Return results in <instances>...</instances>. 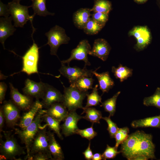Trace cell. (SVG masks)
<instances>
[{"instance_id":"cell-1","label":"cell","mask_w":160,"mask_h":160,"mask_svg":"<svg viewBox=\"0 0 160 160\" xmlns=\"http://www.w3.org/2000/svg\"><path fill=\"white\" fill-rule=\"evenodd\" d=\"M121 145L120 151L128 160H146L155 158L152 136L143 131L138 130L132 133Z\"/></svg>"},{"instance_id":"cell-2","label":"cell","mask_w":160,"mask_h":160,"mask_svg":"<svg viewBox=\"0 0 160 160\" xmlns=\"http://www.w3.org/2000/svg\"><path fill=\"white\" fill-rule=\"evenodd\" d=\"M2 132L4 140L0 134V160H17V156L26 154L11 131L3 130Z\"/></svg>"},{"instance_id":"cell-3","label":"cell","mask_w":160,"mask_h":160,"mask_svg":"<svg viewBox=\"0 0 160 160\" xmlns=\"http://www.w3.org/2000/svg\"><path fill=\"white\" fill-rule=\"evenodd\" d=\"M45 113V109H41L36 114L31 123L25 128L20 129L15 128V134L17 135L22 143L25 144L27 154L24 159L29 157L30 148L34 138L41 125L42 116Z\"/></svg>"},{"instance_id":"cell-4","label":"cell","mask_w":160,"mask_h":160,"mask_svg":"<svg viewBox=\"0 0 160 160\" xmlns=\"http://www.w3.org/2000/svg\"><path fill=\"white\" fill-rule=\"evenodd\" d=\"M63 86V100L62 103L68 111H76L78 108H82L83 101L89 94L88 91H82L71 85L68 87Z\"/></svg>"},{"instance_id":"cell-5","label":"cell","mask_w":160,"mask_h":160,"mask_svg":"<svg viewBox=\"0 0 160 160\" xmlns=\"http://www.w3.org/2000/svg\"><path fill=\"white\" fill-rule=\"evenodd\" d=\"M7 5L15 27H23L29 20L32 23L35 15L30 16L29 14L28 9L31 6L22 5L20 4V1L13 0L8 3Z\"/></svg>"},{"instance_id":"cell-6","label":"cell","mask_w":160,"mask_h":160,"mask_svg":"<svg viewBox=\"0 0 160 160\" xmlns=\"http://www.w3.org/2000/svg\"><path fill=\"white\" fill-rule=\"evenodd\" d=\"M45 35L48 39L46 44L49 45L50 48V54L56 56L57 50L60 45L68 44L70 40L66 34L65 30L58 25L51 28Z\"/></svg>"},{"instance_id":"cell-7","label":"cell","mask_w":160,"mask_h":160,"mask_svg":"<svg viewBox=\"0 0 160 160\" xmlns=\"http://www.w3.org/2000/svg\"><path fill=\"white\" fill-rule=\"evenodd\" d=\"M33 40L32 45L22 57L23 66L20 72H25L28 75L38 73L37 66L39 48Z\"/></svg>"},{"instance_id":"cell-8","label":"cell","mask_w":160,"mask_h":160,"mask_svg":"<svg viewBox=\"0 0 160 160\" xmlns=\"http://www.w3.org/2000/svg\"><path fill=\"white\" fill-rule=\"evenodd\" d=\"M47 127L44 125L40 126L31 146L29 157L28 160H31L32 156L39 152L46 153L51 155L49 148Z\"/></svg>"},{"instance_id":"cell-9","label":"cell","mask_w":160,"mask_h":160,"mask_svg":"<svg viewBox=\"0 0 160 160\" xmlns=\"http://www.w3.org/2000/svg\"><path fill=\"white\" fill-rule=\"evenodd\" d=\"M91 46L88 41L84 39L80 41L76 47L72 49L70 57L67 60L61 61V63L69 65L72 60H82L85 63L84 67L91 65L88 57V55L91 49Z\"/></svg>"},{"instance_id":"cell-10","label":"cell","mask_w":160,"mask_h":160,"mask_svg":"<svg viewBox=\"0 0 160 160\" xmlns=\"http://www.w3.org/2000/svg\"><path fill=\"white\" fill-rule=\"evenodd\" d=\"M1 107L7 126L14 129L15 126L18 125V122L21 118L20 109L11 100L4 101Z\"/></svg>"},{"instance_id":"cell-11","label":"cell","mask_w":160,"mask_h":160,"mask_svg":"<svg viewBox=\"0 0 160 160\" xmlns=\"http://www.w3.org/2000/svg\"><path fill=\"white\" fill-rule=\"evenodd\" d=\"M92 70L87 69L84 67L81 68L77 66L70 67L61 63V66L59 70L60 73L66 78L70 84H73L79 78L83 76L92 77L94 75Z\"/></svg>"},{"instance_id":"cell-12","label":"cell","mask_w":160,"mask_h":160,"mask_svg":"<svg viewBox=\"0 0 160 160\" xmlns=\"http://www.w3.org/2000/svg\"><path fill=\"white\" fill-rule=\"evenodd\" d=\"M130 36L134 37L137 40L135 48L138 51L142 50L150 44L151 39V34L148 28L145 26L134 27L129 32Z\"/></svg>"},{"instance_id":"cell-13","label":"cell","mask_w":160,"mask_h":160,"mask_svg":"<svg viewBox=\"0 0 160 160\" xmlns=\"http://www.w3.org/2000/svg\"><path fill=\"white\" fill-rule=\"evenodd\" d=\"M9 85L12 101L21 110L26 111L29 109L34 102L33 98L21 93L11 83H9Z\"/></svg>"},{"instance_id":"cell-14","label":"cell","mask_w":160,"mask_h":160,"mask_svg":"<svg viewBox=\"0 0 160 160\" xmlns=\"http://www.w3.org/2000/svg\"><path fill=\"white\" fill-rule=\"evenodd\" d=\"M41 99L42 100L41 102L43 108L47 109L54 103H62L63 100V94L52 86L47 83Z\"/></svg>"},{"instance_id":"cell-15","label":"cell","mask_w":160,"mask_h":160,"mask_svg":"<svg viewBox=\"0 0 160 160\" xmlns=\"http://www.w3.org/2000/svg\"><path fill=\"white\" fill-rule=\"evenodd\" d=\"M82 118L83 119V116L78 115L76 111H69L63 123L60 126L62 134L66 137L75 134L78 129V122Z\"/></svg>"},{"instance_id":"cell-16","label":"cell","mask_w":160,"mask_h":160,"mask_svg":"<svg viewBox=\"0 0 160 160\" xmlns=\"http://www.w3.org/2000/svg\"><path fill=\"white\" fill-rule=\"evenodd\" d=\"M46 84L41 81L36 82L27 79L25 80V86L22 91L24 94L36 99H39L43 95Z\"/></svg>"},{"instance_id":"cell-17","label":"cell","mask_w":160,"mask_h":160,"mask_svg":"<svg viewBox=\"0 0 160 160\" xmlns=\"http://www.w3.org/2000/svg\"><path fill=\"white\" fill-rule=\"evenodd\" d=\"M111 47L105 39L99 38L94 41L93 46L89 54L98 57L103 61H105L109 55Z\"/></svg>"},{"instance_id":"cell-18","label":"cell","mask_w":160,"mask_h":160,"mask_svg":"<svg viewBox=\"0 0 160 160\" xmlns=\"http://www.w3.org/2000/svg\"><path fill=\"white\" fill-rule=\"evenodd\" d=\"M43 108L39 99H36L31 108L21 116L18 125L22 129L25 128L31 123L38 112Z\"/></svg>"},{"instance_id":"cell-19","label":"cell","mask_w":160,"mask_h":160,"mask_svg":"<svg viewBox=\"0 0 160 160\" xmlns=\"http://www.w3.org/2000/svg\"><path fill=\"white\" fill-rule=\"evenodd\" d=\"M12 20L11 16L0 18V41L4 49H5V41L9 36L13 35L16 30L15 26L12 24Z\"/></svg>"},{"instance_id":"cell-20","label":"cell","mask_w":160,"mask_h":160,"mask_svg":"<svg viewBox=\"0 0 160 160\" xmlns=\"http://www.w3.org/2000/svg\"><path fill=\"white\" fill-rule=\"evenodd\" d=\"M69 111L62 103H56L45 109V113L57 120L63 121L67 116Z\"/></svg>"},{"instance_id":"cell-21","label":"cell","mask_w":160,"mask_h":160,"mask_svg":"<svg viewBox=\"0 0 160 160\" xmlns=\"http://www.w3.org/2000/svg\"><path fill=\"white\" fill-rule=\"evenodd\" d=\"M91 9L81 8L75 12L73 20L75 25L77 28L83 29L86 24L91 18Z\"/></svg>"},{"instance_id":"cell-22","label":"cell","mask_w":160,"mask_h":160,"mask_svg":"<svg viewBox=\"0 0 160 160\" xmlns=\"http://www.w3.org/2000/svg\"><path fill=\"white\" fill-rule=\"evenodd\" d=\"M98 68H99L93 71V73L98 80L99 89L102 91L103 93L108 92L114 86V81L111 77L108 71L97 73L96 71Z\"/></svg>"},{"instance_id":"cell-23","label":"cell","mask_w":160,"mask_h":160,"mask_svg":"<svg viewBox=\"0 0 160 160\" xmlns=\"http://www.w3.org/2000/svg\"><path fill=\"white\" fill-rule=\"evenodd\" d=\"M48 135L49 148L54 160H63L64 156L61 147L56 140L54 133L47 131Z\"/></svg>"},{"instance_id":"cell-24","label":"cell","mask_w":160,"mask_h":160,"mask_svg":"<svg viewBox=\"0 0 160 160\" xmlns=\"http://www.w3.org/2000/svg\"><path fill=\"white\" fill-rule=\"evenodd\" d=\"M131 125L134 128L149 127L160 128V114L157 116L134 120L132 122Z\"/></svg>"},{"instance_id":"cell-25","label":"cell","mask_w":160,"mask_h":160,"mask_svg":"<svg viewBox=\"0 0 160 160\" xmlns=\"http://www.w3.org/2000/svg\"><path fill=\"white\" fill-rule=\"evenodd\" d=\"M42 118L43 121L46 123L44 126L48 127L50 130L56 134L60 139L63 140V137L60 132V122L45 113L42 115Z\"/></svg>"},{"instance_id":"cell-26","label":"cell","mask_w":160,"mask_h":160,"mask_svg":"<svg viewBox=\"0 0 160 160\" xmlns=\"http://www.w3.org/2000/svg\"><path fill=\"white\" fill-rule=\"evenodd\" d=\"M31 6L33 10L34 15L36 14L41 16L47 15H54L55 13L49 12L46 6V0H32Z\"/></svg>"},{"instance_id":"cell-27","label":"cell","mask_w":160,"mask_h":160,"mask_svg":"<svg viewBox=\"0 0 160 160\" xmlns=\"http://www.w3.org/2000/svg\"><path fill=\"white\" fill-rule=\"evenodd\" d=\"M111 71L116 78L119 79L120 81L122 82L132 76L133 70L120 64L117 68L112 66Z\"/></svg>"},{"instance_id":"cell-28","label":"cell","mask_w":160,"mask_h":160,"mask_svg":"<svg viewBox=\"0 0 160 160\" xmlns=\"http://www.w3.org/2000/svg\"><path fill=\"white\" fill-rule=\"evenodd\" d=\"M83 111L82 113H85V115L83 116L85 119L92 123H100V120L102 119V116L100 111L96 108L91 107H83Z\"/></svg>"},{"instance_id":"cell-29","label":"cell","mask_w":160,"mask_h":160,"mask_svg":"<svg viewBox=\"0 0 160 160\" xmlns=\"http://www.w3.org/2000/svg\"><path fill=\"white\" fill-rule=\"evenodd\" d=\"M94 80L92 77H81L70 85L75 87L81 91H87L89 89H93Z\"/></svg>"},{"instance_id":"cell-30","label":"cell","mask_w":160,"mask_h":160,"mask_svg":"<svg viewBox=\"0 0 160 160\" xmlns=\"http://www.w3.org/2000/svg\"><path fill=\"white\" fill-rule=\"evenodd\" d=\"M112 9L111 2L107 0H95L91 11L108 14Z\"/></svg>"},{"instance_id":"cell-31","label":"cell","mask_w":160,"mask_h":160,"mask_svg":"<svg viewBox=\"0 0 160 160\" xmlns=\"http://www.w3.org/2000/svg\"><path fill=\"white\" fill-rule=\"evenodd\" d=\"M120 93V91L118 92L112 97L102 103L100 105V106L104 108L105 111L109 113L111 116H113L116 112V100Z\"/></svg>"},{"instance_id":"cell-32","label":"cell","mask_w":160,"mask_h":160,"mask_svg":"<svg viewBox=\"0 0 160 160\" xmlns=\"http://www.w3.org/2000/svg\"><path fill=\"white\" fill-rule=\"evenodd\" d=\"M98 87L97 84L92 89V92L90 94L87 95V102L85 107L95 106L99 105L100 103H102L101 97L98 93Z\"/></svg>"},{"instance_id":"cell-33","label":"cell","mask_w":160,"mask_h":160,"mask_svg":"<svg viewBox=\"0 0 160 160\" xmlns=\"http://www.w3.org/2000/svg\"><path fill=\"white\" fill-rule=\"evenodd\" d=\"M104 27L91 17L86 24L83 29L84 32L86 34L93 35L97 33Z\"/></svg>"},{"instance_id":"cell-34","label":"cell","mask_w":160,"mask_h":160,"mask_svg":"<svg viewBox=\"0 0 160 160\" xmlns=\"http://www.w3.org/2000/svg\"><path fill=\"white\" fill-rule=\"evenodd\" d=\"M143 104L146 106H153L160 109V88L157 87L152 95L145 97Z\"/></svg>"},{"instance_id":"cell-35","label":"cell","mask_w":160,"mask_h":160,"mask_svg":"<svg viewBox=\"0 0 160 160\" xmlns=\"http://www.w3.org/2000/svg\"><path fill=\"white\" fill-rule=\"evenodd\" d=\"M129 129L127 127L119 128L114 137L116 140L115 146L117 148L120 144L125 140L129 136Z\"/></svg>"},{"instance_id":"cell-36","label":"cell","mask_w":160,"mask_h":160,"mask_svg":"<svg viewBox=\"0 0 160 160\" xmlns=\"http://www.w3.org/2000/svg\"><path fill=\"white\" fill-rule=\"evenodd\" d=\"M93 124L92 123L90 127L84 129H81L78 128L76 131L75 134L79 135L82 137L90 140L97 135V132L94 130L93 128Z\"/></svg>"},{"instance_id":"cell-37","label":"cell","mask_w":160,"mask_h":160,"mask_svg":"<svg viewBox=\"0 0 160 160\" xmlns=\"http://www.w3.org/2000/svg\"><path fill=\"white\" fill-rule=\"evenodd\" d=\"M111 116L102 117V119L107 123L108 127L107 130L111 138H114L115 135L118 131L119 128L116 124L111 119Z\"/></svg>"},{"instance_id":"cell-38","label":"cell","mask_w":160,"mask_h":160,"mask_svg":"<svg viewBox=\"0 0 160 160\" xmlns=\"http://www.w3.org/2000/svg\"><path fill=\"white\" fill-rule=\"evenodd\" d=\"M120 153V151H117V148L115 146L111 147L107 144L105 150L102 155L103 160H106L107 159H113Z\"/></svg>"},{"instance_id":"cell-39","label":"cell","mask_w":160,"mask_h":160,"mask_svg":"<svg viewBox=\"0 0 160 160\" xmlns=\"http://www.w3.org/2000/svg\"><path fill=\"white\" fill-rule=\"evenodd\" d=\"M96 22L104 26L108 19V14L101 12H93L91 17Z\"/></svg>"},{"instance_id":"cell-40","label":"cell","mask_w":160,"mask_h":160,"mask_svg":"<svg viewBox=\"0 0 160 160\" xmlns=\"http://www.w3.org/2000/svg\"><path fill=\"white\" fill-rule=\"evenodd\" d=\"M54 160L52 156L44 152H39L32 157L31 160Z\"/></svg>"},{"instance_id":"cell-41","label":"cell","mask_w":160,"mask_h":160,"mask_svg":"<svg viewBox=\"0 0 160 160\" xmlns=\"http://www.w3.org/2000/svg\"><path fill=\"white\" fill-rule=\"evenodd\" d=\"M10 15L7 4H3L1 1H0V16L4 17H9Z\"/></svg>"},{"instance_id":"cell-42","label":"cell","mask_w":160,"mask_h":160,"mask_svg":"<svg viewBox=\"0 0 160 160\" xmlns=\"http://www.w3.org/2000/svg\"><path fill=\"white\" fill-rule=\"evenodd\" d=\"M7 86L4 82L0 83V103L2 104L5 99Z\"/></svg>"},{"instance_id":"cell-43","label":"cell","mask_w":160,"mask_h":160,"mask_svg":"<svg viewBox=\"0 0 160 160\" xmlns=\"http://www.w3.org/2000/svg\"><path fill=\"white\" fill-rule=\"evenodd\" d=\"M85 158L87 160H92L93 156L92 151L90 148V142H89L88 146L86 150L82 153Z\"/></svg>"},{"instance_id":"cell-44","label":"cell","mask_w":160,"mask_h":160,"mask_svg":"<svg viewBox=\"0 0 160 160\" xmlns=\"http://www.w3.org/2000/svg\"><path fill=\"white\" fill-rule=\"evenodd\" d=\"M5 119L2 108L1 106L0 109V133L2 132L4 126Z\"/></svg>"},{"instance_id":"cell-45","label":"cell","mask_w":160,"mask_h":160,"mask_svg":"<svg viewBox=\"0 0 160 160\" xmlns=\"http://www.w3.org/2000/svg\"><path fill=\"white\" fill-rule=\"evenodd\" d=\"M103 159L102 154L99 153H96L93 155L92 160H101Z\"/></svg>"},{"instance_id":"cell-46","label":"cell","mask_w":160,"mask_h":160,"mask_svg":"<svg viewBox=\"0 0 160 160\" xmlns=\"http://www.w3.org/2000/svg\"><path fill=\"white\" fill-rule=\"evenodd\" d=\"M148 0H134L135 2L139 4H143Z\"/></svg>"},{"instance_id":"cell-47","label":"cell","mask_w":160,"mask_h":160,"mask_svg":"<svg viewBox=\"0 0 160 160\" xmlns=\"http://www.w3.org/2000/svg\"><path fill=\"white\" fill-rule=\"evenodd\" d=\"M159 4L160 5V0H158Z\"/></svg>"},{"instance_id":"cell-48","label":"cell","mask_w":160,"mask_h":160,"mask_svg":"<svg viewBox=\"0 0 160 160\" xmlns=\"http://www.w3.org/2000/svg\"><path fill=\"white\" fill-rule=\"evenodd\" d=\"M13 0L15 1H20L21 0Z\"/></svg>"}]
</instances>
